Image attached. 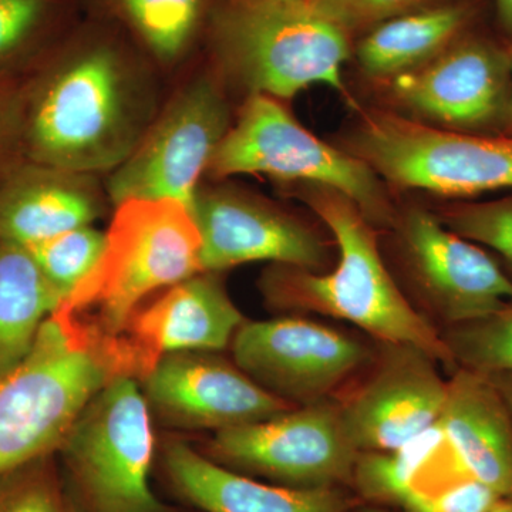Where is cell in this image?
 I'll list each match as a JSON object with an SVG mask.
<instances>
[{
	"label": "cell",
	"mask_w": 512,
	"mask_h": 512,
	"mask_svg": "<svg viewBox=\"0 0 512 512\" xmlns=\"http://www.w3.org/2000/svg\"><path fill=\"white\" fill-rule=\"evenodd\" d=\"M101 212L89 174L25 163L0 183V241L28 247L92 225Z\"/></svg>",
	"instance_id": "cell-20"
},
{
	"label": "cell",
	"mask_w": 512,
	"mask_h": 512,
	"mask_svg": "<svg viewBox=\"0 0 512 512\" xmlns=\"http://www.w3.org/2000/svg\"><path fill=\"white\" fill-rule=\"evenodd\" d=\"M372 369L339 402L349 439L359 453L390 451L439 423L447 396L440 362L412 345L380 343Z\"/></svg>",
	"instance_id": "cell-17"
},
{
	"label": "cell",
	"mask_w": 512,
	"mask_h": 512,
	"mask_svg": "<svg viewBox=\"0 0 512 512\" xmlns=\"http://www.w3.org/2000/svg\"><path fill=\"white\" fill-rule=\"evenodd\" d=\"M228 130L224 94L208 77L194 80L113 171L111 201L175 200L190 208L198 181Z\"/></svg>",
	"instance_id": "cell-12"
},
{
	"label": "cell",
	"mask_w": 512,
	"mask_h": 512,
	"mask_svg": "<svg viewBox=\"0 0 512 512\" xmlns=\"http://www.w3.org/2000/svg\"><path fill=\"white\" fill-rule=\"evenodd\" d=\"M110 9L163 62L180 59L208 28L214 0H107Z\"/></svg>",
	"instance_id": "cell-23"
},
{
	"label": "cell",
	"mask_w": 512,
	"mask_h": 512,
	"mask_svg": "<svg viewBox=\"0 0 512 512\" xmlns=\"http://www.w3.org/2000/svg\"><path fill=\"white\" fill-rule=\"evenodd\" d=\"M190 210L201 235L204 272L261 261L316 272L333 265L332 247L315 228L255 195L205 188L195 192Z\"/></svg>",
	"instance_id": "cell-16"
},
{
	"label": "cell",
	"mask_w": 512,
	"mask_h": 512,
	"mask_svg": "<svg viewBox=\"0 0 512 512\" xmlns=\"http://www.w3.org/2000/svg\"><path fill=\"white\" fill-rule=\"evenodd\" d=\"M454 366L473 372H512V301L481 318L440 330Z\"/></svg>",
	"instance_id": "cell-24"
},
{
	"label": "cell",
	"mask_w": 512,
	"mask_h": 512,
	"mask_svg": "<svg viewBox=\"0 0 512 512\" xmlns=\"http://www.w3.org/2000/svg\"><path fill=\"white\" fill-rule=\"evenodd\" d=\"M335 241L338 259L325 272L272 264L258 286L275 312L315 313L352 323L379 343L426 350L453 372L456 369L440 330L404 295L384 264L376 228L355 202L325 185H292Z\"/></svg>",
	"instance_id": "cell-2"
},
{
	"label": "cell",
	"mask_w": 512,
	"mask_h": 512,
	"mask_svg": "<svg viewBox=\"0 0 512 512\" xmlns=\"http://www.w3.org/2000/svg\"><path fill=\"white\" fill-rule=\"evenodd\" d=\"M229 346L242 372L293 406L332 399L375 357L355 336L299 315L245 320Z\"/></svg>",
	"instance_id": "cell-11"
},
{
	"label": "cell",
	"mask_w": 512,
	"mask_h": 512,
	"mask_svg": "<svg viewBox=\"0 0 512 512\" xmlns=\"http://www.w3.org/2000/svg\"><path fill=\"white\" fill-rule=\"evenodd\" d=\"M153 421L178 430L221 431L292 410L214 350L167 353L140 382Z\"/></svg>",
	"instance_id": "cell-15"
},
{
	"label": "cell",
	"mask_w": 512,
	"mask_h": 512,
	"mask_svg": "<svg viewBox=\"0 0 512 512\" xmlns=\"http://www.w3.org/2000/svg\"><path fill=\"white\" fill-rule=\"evenodd\" d=\"M498 23L505 37L512 43V0H494Z\"/></svg>",
	"instance_id": "cell-33"
},
{
	"label": "cell",
	"mask_w": 512,
	"mask_h": 512,
	"mask_svg": "<svg viewBox=\"0 0 512 512\" xmlns=\"http://www.w3.org/2000/svg\"><path fill=\"white\" fill-rule=\"evenodd\" d=\"M63 301L28 249L0 241V373L28 355Z\"/></svg>",
	"instance_id": "cell-22"
},
{
	"label": "cell",
	"mask_w": 512,
	"mask_h": 512,
	"mask_svg": "<svg viewBox=\"0 0 512 512\" xmlns=\"http://www.w3.org/2000/svg\"><path fill=\"white\" fill-rule=\"evenodd\" d=\"M490 512H512V500H498Z\"/></svg>",
	"instance_id": "cell-34"
},
{
	"label": "cell",
	"mask_w": 512,
	"mask_h": 512,
	"mask_svg": "<svg viewBox=\"0 0 512 512\" xmlns=\"http://www.w3.org/2000/svg\"><path fill=\"white\" fill-rule=\"evenodd\" d=\"M390 228L416 309L436 328L481 318L512 301V281L494 256L450 231L433 212L407 208Z\"/></svg>",
	"instance_id": "cell-10"
},
{
	"label": "cell",
	"mask_w": 512,
	"mask_h": 512,
	"mask_svg": "<svg viewBox=\"0 0 512 512\" xmlns=\"http://www.w3.org/2000/svg\"><path fill=\"white\" fill-rule=\"evenodd\" d=\"M161 456L175 493L205 512H350L355 508L340 487L261 483L214 463L183 440H165Z\"/></svg>",
	"instance_id": "cell-18"
},
{
	"label": "cell",
	"mask_w": 512,
	"mask_h": 512,
	"mask_svg": "<svg viewBox=\"0 0 512 512\" xmlns=\"http://www.w3.org/2000/svg\"><path fill=\"white\" fill-rule=\"evenodd\" d=\"M106 247V232L92 225L28 245L29 254L64 299L89 275Z\"/></svg>",
	"instance_id": "cell-26"
},
{
	"label": "cell",
	"mask_w": 512,
	"mask_h": 512,
	"mask_svg": "<svg viewBox=\"0 0 512 512\" xmlns=\"http://www.w3.org/2000/svg\"><path fill=\"white\" fill-rule=\"evenodd\" d=\"M510 57H511V103H510V113H508L507 126H505L504 134H508V136H512V43L510 45Z\"/></svg>",
	"instance_id": "cell-35"
},
{
	"label": "cell",
	"mask_w": 512,
	"mask_h": 512,
	"mask_svg": "<svg viewBox=\"0 0 512 512\" xmlns=\"http://www.w3.org/2000/svg\"><path fill=\"white\" fill-rule=\"evenodd\" d=\"M436 215L450 231L490 249L512 281V194L491 201L454 202Z\"/></svg>",
	"instance_id": "cell-27"
},
{
	"label": "cell",
	"mask_w": 512,
	"mask_h": 512,
	"mask_svg": "<svg viewBox=\"0 0 512 512\" xmlns=\"http://www.w3.org/2000/svg\"><path fill=\"white\" fill-rule=\"evenodd\" d=\"M55 456L36 458L0 477V512H79Z\"/></svg>",
	"instance_id": "cell-28"
},
{
	"label": "cell",
	"mask_w": 512,
	"mask_h": 512,
	"mask_svg": "<svg viewBox=\"0 0 512 512\" xmlns=\"http://www.w3.org/2000/svg\"><path fill=\"white\" fill-rule=\"evenodd\" d=\"M480 8V0H450L387 20L360 37L357 63L383 82L419 69L470 33Z\"/></svg>",
	"instance_id": "cell-21"
},
{
	"label": "cell",
	"mask_w": 512,
	"mask_h": 512,
	"mask_svg": "<svg viewBox=\"0 0 512 512\" xmlns=\"http://www.w3.org/2000/svg\"><path fill=\"white\" fill-rule=\"evenodd\" d=\"M201 453L244 476L291 488L352 484L360 454L349 439L339 402L333 399L215 431Z\"/></svg>",
	"instance_id": "cell-9"
},
{
	"label": "cell",
	"mask_w": 512,
	"mask_h": 512,
	"mask_svg": "<svg viewBox=\"0 0 512 512\" xmlns=\"http://www.w3.org/2000/svg\"><path fill=\"white\" fill-rule=\"evenodd\" d=\"M350 512H390L386 508L376 507V505H366V507L353 508Z\"/></svg>",
	"instance_id": "cell-36"
},
{
	"label": "cell",
	"mask_w": 512,
	"mask_h": 512,
	"mask_svg": "<svg viewBox=\"0 0 512 512\" xmlns=\"http://www.w3.org/2000/svg\"><path fill=\"white\" fill-rule=\"evenodd\" d=\"M410 119L470 134H504L511 103L510 46L471 30L419 69L387 80Z\"/></svg>",
	"instance_id": "cell-13"
},
{
	"label": "cell",
	"mask_w": 512,
	"mask_h": 512,
	"mask_svg": "<svg viewBox=\"0 0 512 512\" xmlns=\"http://www.w3.org/2000/svg\"><path fill=\"white\" fill-rule=\"evenodd\" d=\"M348 151L377 177L402 190L477 197L512 190V136L470 134L421 123L392 111H366Z\"/></svg>",
	"instance_id": "cell-6"
},
{
	"label": "cell",
	"mask_w": 512,
	"mask_h": 512,
	"mask_svg": "<svg viewBox=\"0 0 512 512\" xmlns=\"http://www.w3.org/2000/svg\"><path fill=\"white\" fill-rule=\"evenodd\" d=\"M501 500L480 481L468 478L429 498H420L403 507L404 512H490Z\"/></svg>",
	"instance_id": "cell-30"
},
{
	"label": "cell",
	"mask_w": 512,
	"mask_h": 512,
	"mask_svg": "<svg viewBox=\"0 0 512 512\" xmlns=\"http://www.w3.org/2000/svg\"><path fill=\"white\" fill-rule=\"evenodd\" d=\"M485 376L494 384L512 414V372L491 373Z\"/></svg>",
	"instance_id": "cell-32"
},
{
	"label": "cell",
	"mask_w": 512,
	"mask_h": 512,
	"mask_svg": "<svg viewBox=\"0 0 512 512\" xmlns=\"http://www.w3.org/2000/svg\"><path fill=\"white\" fill-rule=\"evenodd\" d=\"M64 8L66 0H0V72L49 49Z\"/></svg>",
	"instance_id": "cell-25"
},
{
	"label": "cell",
	"mask_w": 512,
	"mask_h": 512,
	"mask_svg": "<svg viewBox=\"0 0 512 512\" xmlns=\"http://www.w3.org/2000/svg\"><path fill=\"white\" fill-rule=\"evenodd\" d=\"M215 272H200L150 296L106 349L113 379H144L164 355L231 345L245 322Z\"/></svg>",
	"instance_id": "cell-14"
},
{
	"label": "cell",
	"mask_w": 512,
	"mask_h": 512,
	"mask_svg": "<svg viewBox=\"0 0 512 512\" xmlns=\"http://www.w3.org/2000/svg\"><path fill=\"white\" fill-rule=\"evenodd\" d=\"M111 382L55 316L43 323L28 355L0 373V477L57 453L86 404Z\"/></svg>",
	"instance_id": "cell-8"
},
{
	"label": "cell",
	"mask_w": 512,
	"mask_h": 512,
	"mask_svg": "<svg viewBox=\"0 0 512 512\" xmlns=\"http://www.w3.org/2000/svg\"><path fill=\"white\" fill-rule=\"evenodd\" d=\"M207 33L222 66L252 94L288 99L322 84L349 97L342 70L352 37L308 0H215Z\"/></svg>",
	"instance_id": "cell-4"
},
{
	"label": "cell",
	"mask_w": 512,
	"mask_h": 512,
	"mask_svg": "<svg viewBox=\"0 0 512 512\" xmlns=\"http://www.w3.org/2000/svg\"><path fill=\"white\" fill-rule=\"evenodd\" d=\"M153 417L140 383H107L57 450L67 493L79 512H173L150 485Z\"/></svg>",
	"instance_id": "cell-5"
},
{
	"label": "cell",
	"mask_w": 512,
	"mask_h": 512,
	"mask_svg": "<svg viewBox=\"0 0 512 512\" xmlns=\"http://www.w3.org/2000/svg\"><path fill=\"white\" fill-rule=\"evenodd\" d=\"M208 171L214 178L262 174L284 184L325 185L355 202L375 228L390 227L396 218L382 180L369 165L320 140L266 94L249 97Z\"/></svg>",
	"instance_id": "cell-7"
},
{
	"label": "cell",
	"mask_w": 512,
	"mask_h": 512,
	"mask_svg": "<svg viewBox=\"0 0 512 512\" xmlns=\"http://www.w3.org/2000/svg\"><path fill=\"white\" fill-rule=\"evenodd\" d=\"M22 89L0 79V183L25 164L20 141Z\"/></svg>",
	"instance_id": "cell-31"
},
{
	"label": "cell",
	"mask_w": 512,
	"mask_h": 512,
	"mask_svg": "<svg viewBox=\"0 0 512 512\" xmlns=\"http://www.w3.org/2000/svg\"><path fill=\"white\" fill-rule=\"evenodd\" d=\"M201 249L197 222L183 202L123 201L99 262L53 316L77 346L100 360L141 303L204 272Z\"/></svg>",
	"instance_id": "cell-3"
},
{
	"label": "cell",
	"mask_w": 512,
	"mask_h": 512,
	"mask_svg": "<svg viewBox=\"0 0 512 512\" xmlns=\"http://www.w3.org/2000/svg\"><path fill=\"white\" fill-rule=\"evenodd\" d=\"M104 30L67 40L22 89L26 163L80 174L116 170L140 143L126 52Z\"/></svg>",
	"instance_id": "cell-1"
},
{
	"label": "cell",
	"mask_w": 512,
	"mask_h": 512,
	"mask_svg": "<svg viewBox=\"0 0 512 512\" xmlns=\"http://www.w3.org/2000/svg\"><path fill=\"white\" fill-rule=\"evenodd\" d=\"M439 423L471 478L512 500V414L490 379L454 369Z\"/></svg>",
	"instance_id": "cell-19"
},
{
	"label": "cell",
	"mask_w": 512,
	"mask_h": 512,
	"mask_svg": "<svg viewBox=\"0 0 512 512\" xmlns=\"http://www.w3.org/2000/svg\"><path fill=\"white\" fill-rule=\"evenodd\" d=\"M323 18L338 25L350 37L365 35L387 20L431 8L450 0H308Z\"/></svg>",
	"instance_id": "cell-29"
}]
</instances>
